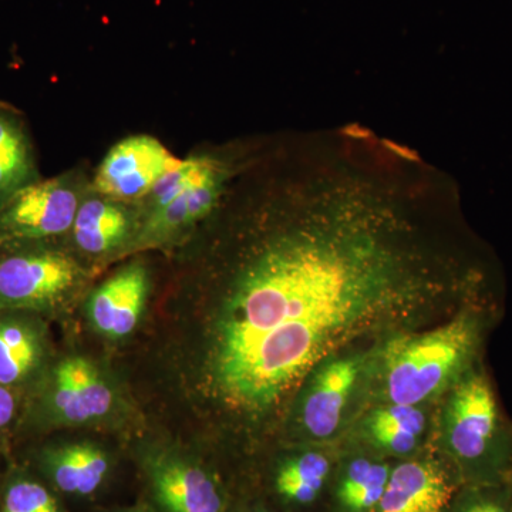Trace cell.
Masks as SVG:
<instances>
[{"label":"cell","mask_w":512,"mask_h":512,"mask_svg":"<svg viewBox=\"0 0 512 512\" xmlns=\"http://www.w3.org/2000/svg\"><path fill=\"white\" fill-rule=\"evenodd\" d=\"M50 467L60 490L87 495L103 483L109 461L106 454L93 444H72L53 454Z\"/></svg>","instance_id":"cell-18"},{"label":"cell","mask_w":512,"mask_h":512,"mask_svg":"<svg viewBox=\"0 0 512 512\" xmlns=\"http://www.w3.org/2000/svg\"><path fill=\"white\" fill-rule=\"evenodd\" d=\"M6 512V511H5Z\"/></svg>","instance_id":"cell-25"},{"label":"cell","mask_w":512,"mask_h":512,"mask_svg":"<svg viewBox=\"0 0 512 512\" xmlns=\"http://www.w3.org/2000/svg\"><path fill=\"white\" fill-rule=\"evenodd\" d=\"M247 512H278L272 510V508L264 507V505H258V507L252 508V510H248Z\"/></svg>","instance_id":"cell-23"},{"label":"cell","mask_w":512,"mask_h":512,"mask_svg":"<svg viewBox=\"0 0 512 512\" xmlns=\"http://www.w3.org/2000/svg\"><path fill=\"white\" fill-rule=\"evenodd\" d=\"M431 446L463 485L507 483L512 470V424L505 419L483 363L437 403Z\"/></svg>","instance_id":"cell-3"},{"label":"cell","mask_w":512,"mask_h":512,"mask_svg":"<svg viewBox=\"0 0 512 512\" xmlns=\"http://www.w3.org/2000/svg\"><path fill=\"white\" fill-rule=\"evenodd\" d=\"M228 204L239 245L205 375L222 410L262 424L326 357L429 328L481 301L451 237L453 194L410 148L357 126L245 165Z\"/></svg>","instance_id":"cell-1"},{"label":"cell","mask_w":512,"mask_h":512,"mask_svg":"<svg viewBox=\"0 0 512 512\" xmlns=\"http://www.w3.org/2000/svg\"><path fill=\"white\" fill-rule=\"evenodd\" d=\"M6 512H60L52 495L42 485L22 481L6 494Z\"/></svg>","instance_id":"cell-21"},{"label":"cell","mask_w":512,"mask_h":512,"mask_svg":"<svg viewBox=\"0 0 512 512\" xmlns=\"http://www.w3.org/2000/svg\"><path fill=\"white\" fill-rule=\"evenodd\" d=\"M380 342L326 357L309 373L289 407L293 444H339L366 409Z\"/></svg>","instance_id":"cell-4"},{"label":"cell","mask_w":512,"mask_h":512,"mask_svg":"<svg viewBox=\"0 0 512 512\" xmlns=\"http://www.w3.org/2000/svg\"><path fill=\"white\" fill-rule=\"evenodd\" d=\"M339 444H293L269 474V487L284 512H323Z\"/></svg>","instance_id":"cell-10"},{"label":"cell","mask_w":512,"mask_h":512,"mask_svg":"<svg viewBox=\"0 0 512 512\" xmlns=\"http://www.w3.org/2000/svg\"><path fill=\"white\" fill-rule=\"evenodd\" d=\"M436 406L370 404L340 443L355 444L390 461L406 460L430 446Z\"/></svg>","instance_id":"cell-7"},{"label":"cell","mask_w":512,"mask_h":512,"mask_svg":"<svg viewBox=\"0 0 512 512\" xmlns=\"http://www.w3.org/2000/svg\"><path fill=\"white\" fill-rule=\"evenodd\" d=\"M180 163L157 138L127 137L103 158L92 188L111 200L134 205L146 200L158 181Z\"/></svg>","instance_id":"cell-8"},{"label":"cell","mask_w":512,"mask_h":512,"mask_svg":"<svg viewBox=\"0 0 512 512\" xmlns=\"http://www.w3.org/2000/svg\"><path fill=\"white\" fill-rule=\"evenodd\" d=\"M36 180L32 144L22 121L0 110V205Z\"/></svg>","instance_id":"cell-17"},{"label":"cell","mask_w":512,"mask_h":512,"mask_svg":"<svg viewBox=\"0 0 512 512\" xmlns=\"http://www.w3.org/2000/svg\"><path fill=\"white\" fill-rule=\"evenodd\" d=\"M52 402L64 423L84 424L110 413L114 393L90 360L73 356L57 366Z\"/></svg>","instance_id":"cell-14"},{"label":"cell","mask_w":512,"mask_h":512,"mask_svg":"<svg viewBox=\"0 0 512 512\" xmlns=\"http://www.w3.org/2000/svg\"><path fill=\"white\" fill-rule=\"evenodd\" d=\"M148 272L146 266H124L93 292L89 315L101 335L120 339L136 329L146 308Z\"/></svg>","instance_id":"cell-15"},{"label":"cell","mask_w":512,"mask_h":512,"mask_svg":"<svg viewBox=\"0 0 512 512\" xmlns=\"http://www.w3.org/2000/svg\"><path fill=\"white\" fill-rule=\"evenodd\" d=\"M463 481L453 466L434 450L394 461L376 512H446Z\"/></svg>","instance_id":"cell-9"},{"label":"cell","mask_w":512,"mask_h":512,"mask_svg":"<svg viewBox=\"0 0 512 512\" xmlns=\"http://www.w3.org/2000/svg\"><path fill=\"white\" fill-rule=\"evenodd\" d=\"M39 357L35 333L19 323H0V384L18 382Z\"/></svg>","instance_id":"cell-19"},{"label":"cell","mask_w":512,"mask_h":512,"mask_svg":"<svg viewBox=\"0 0 512 512\" xmlns=\"http://www.w3.org/2000/svg\"><path fill=\"white\" fill-rule=\"evenodd\" d=\"M15 412V400L12 393L0 384V427L6 426L12 420Z\"/></svg>","instance_id":"cell-22"},{"label":"cell","mask_w":512,"mask_h":512,"mask_svg":"<svg viewBox=\"0 0 512 512\" xmlns=\"http://www.w3.org/2000/svg\"><path fill=\"white\" fill-rule=\"evenodd\" d=\"M393 464L355 444L340 443L323 512H376Z\"/></svg>","instance_id":"cell-12"},{"label":"cell","mask_w":512,"mask_h":512,"mask_svg":"<svg viewBox=\"0 0 512 512\" xmlns=\"http://www.w3.org/2000/svg\"><path fill=\"white\" fill-rule=\"evenodd\" d=\"M86 192L70 175L25 185L0 205V238L43 239L72 231Z\"/></svg>","instance_id":"cell-5"},{"label":"cell","mask_w":512,"mask_h":512,"mask_svg":"<svg viewBox=\"0 0 512 512\" xmlns=\"http://www.w3.org/2000/svg\"><path fill=\"white\" fill-rule=\"evenodd\" d=\"M72 256L56 251L29 252L0 262V306L47 308L62 301L82 281Z\"/></svg>","instance_id":"cell-6"},{"label":"cell","mask_w":512,"mask_h":512,"mask_svg":"<svg viewBox=\"0 0 512 512\" xmlns=\"http://www.w3.org/2000/svg\"><path fill=\"white\" fill-rule=\"evenodd\" d=\"M154 493L168 512H229L220 481L198 464L163 457L151 468Z\"/></svg>","instance_id":"cell-13"},{"label":"cell","mask_w":512,"mask_h":512,"mask_svg":"<svg viewBox=\"0 0 512 512\" xmlns=\"http://www.w3.org/2000/svg\"><path fill=\"white\" fill-rule=\"evenodd\" d=\"M247 164L234 158L210 177L178 195L170 204L146 214L138 229L137 244L141 247L163 244L185 229L207 220L220 208L232 181Z\"/></svg>","instance_id":"cell-11"},{"label":"cell","mask_w":512,"mask_h":512,"mask_svg":"<svg viewBox=\"0 0 512 512\" xmlns=\"http://www.w3.org/2000/svg\"><path fill=\"white\" fill-rule=\"evenodd\" d=\"M507 487H508V491H510V497H511V501H512V470H511V473H510V476H508V480H507Z\"/></svg>","instance_id":"cell-24"},{"label":"cell","mask_w":512,"mask_h":512,"mask_svg":"<svg viewBox=\"0 0 512 512\" xmlns=\"http://www.w3.org/2000/svg\"><path fill=\"white\" fill-rule=\"evenodd\" d=\"M491 323L490 308L478 301L429 328L382 340L373 360L366 407L439 403L451 387L480 365Z\"/></svg>","instance_id":"cell-2"},{"label":"cell","mask_w":512,"mask_h":512,"mask_svg":"<svg viewBox=\"0 0 512 512\" xmlns=\"http://www.w3.org/2000/svg\"><path fill=\"white\" fill-rule=\"evenodd\" d=\"M446 512H512L507 484L463 485Z\"/></svg>","instance_id":"cell-20"},{"label":"cell","mask_w":512,"mask_h":512,"mask_svg":"<svg viewBox=\"0 0 512 512\" xmlns=\"http://www.w3.org/2000/svg\"><path fill=\"white\" fill-rule=\"evenodd\" d=\"M131 205L104 197L90 187L73 222L77 247L89 255H103L120 248L134 229Z\"/></svg>","instance_id":"cell-16"}]
</instances>
